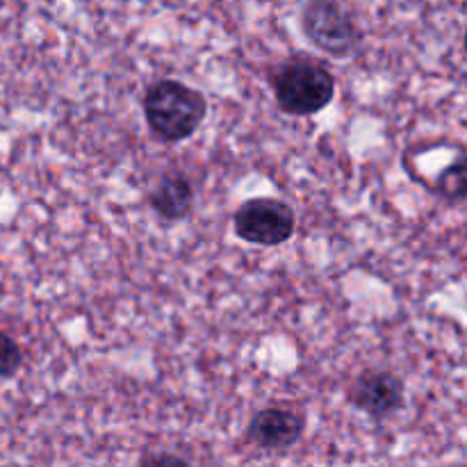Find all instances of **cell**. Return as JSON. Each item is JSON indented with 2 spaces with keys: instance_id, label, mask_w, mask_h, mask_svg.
<instances>
[{
  "instance_id": "obj_8",
  "label": "cell",
  "mask_w": 467,
  "mask_h": 467,
  "mask_svg": "<svg viewBox=\"0 0 467 467\" xmlns=\"http://www.w3.org/2000/svg\"><path fill=\"white\" fill-rule=\"evenodd\" d=\"M433 190L447 201H461L467 196V155H459L447 169L438 173Z\"/></svg>"
},
{
  "instance_id": "obj_3",
  "label": "cell",
  "mask_w": 467,
  "mask_h": 467,
  "mask_svg": "<svg viewBox=\"0 0 467 467\" xmlns=\"http://www.w3.org/2000/svg\"><path fill=\"white\" fill-rule=\"evenodd\" d=\"M301 27L306 36L331 57H349L363 41V32L347 9L327 0L306 5L301 12Z\"/></svg>"
},
{
  "instance_id": "obj_9",
  "label": "cell",
  "mask_w": 467,
  "mask_h": 467,
  "mask_svg": "<svg viewBox=\"0 0 467 467\" xmlns=\"http://www.w3.org/2000/svg\"><path fill=\"white\" fill-rule=\"evenodd\" d=\"M23 354L21 347L16 345V340L7 336V333L0 331V379H9L21 369Z\"/></svg>"
},
{
  "instance_id": "obj_10",
  "label": "cell",
  "mask_w": 467,
  "mask_h": 467,
  "mask_svg": "<svg viewBox=\"0 0 467 467\" xmlns=\"http://www.w3.org/2000/svg\"><path fill=\"white\" fill-rule=\"evenodd\" d=\"M141 467H192L185 459L176 454H153L141 461Z\"/></svg>"
},
{
  "instance_id": "obj_7",
  "label": "cell",
  "mask_w": 467,
  "mask_h": 467,
  "mask_svg": "<svg viewBox=\"0 0 467 467\" xmlns=\"http://www.w3.org/2000/svg\"><path fill=\"white\" fill-rule=\"evenodd\" d=\"M150 208L167 222L187 217L194 205V187L182 173H167L150 190Z\"/></svg>"
},
{
  "instance_id": "obj_6",
  "label": "cell",
  "mask_w": 467,
  "mask_h": 467,
  "mask_svg": "<svg viewBox=\"0 0 467 467\" xmlns=\"http://www.w3.org/2000/svg\"><path fill=\"white\" fill-rule=\"evenodd\" d=\"M306 422L290 409H265L251 420L246 438L260 450H287L299 442Z\"/></svg>"
},
{
  "instance_id": "obj_2",
  "label": "cell",
  "mask_w": 467,
  "mask_h": 467,
  "mask_svg": "<svg viewBox=\"0 0 467 467\" xmlns=\"http://www.w3.org/2000/svg\"><path fill=\"white\" fill-rule=\"evenodd\" d=\"M274 94L283 112L310 117L328 108L336 96V80L327 67L310 59H292L272 78Z\"/></svg>"
},
{
  "instance_id": "obj_11",
  "label": "cell",
  "mask_w": 467,
  "mask_h": 467,
  "mask_svg": "<svg viewBox=\"0 0 467 467\" xmlns=\"http://www.w3.org/2000/svg\"><path fill=\"white\" fill-rule=\"evenodd\" d=\"M465 50H467V30H465Z\"/></svg>"
},
{
  "instance_id": "obj_5",
  "label": "cell",
  "mask_w": 467,
  "mask_h": 467,
  "mask_svg": "<svg viewBox=\"0 0 467 467\" xmlns=\"http://www.w3.org/2000/svg\"><path fill=\"white\" fill-rule=\"evenodd\" d=\"M349 400L369 418L383 420L404 404V383L390 372H365L351 386Z\"/></svg>"
},
{
  "instance_id": "obj_4",
  "label": "cell",
  "mask_w": 467,
  "mask_h": 467,
  "mask_svg": "<svg viewBox=\"0 0 467 467\" xmlns=\"http://www.w3.org/2000/svg\"><path fill=\"white\" fill-rule=\"evenodd\" d=\"M233 226L240 240L260 246H278L295 235L296 219L290 205L260 196L237 208Z\"/></svg>"
},
{
  "instance_id": "obj_1",
  "label": "cell",
  "mask_w": 467,
  "mask_h": 467,
  "mask_svg": "<svg viewBox=\"0 0 467 467\" xmlns=\"http://www.w3.org/2000/svg\"><path fill=\"white\" fill-rule=\"evenodd\" d=\"M208 114V100L199 89L178 80H158L144 94V117L155 137L182 141L194 135Z\"/></svg>"
}]
</instances>
